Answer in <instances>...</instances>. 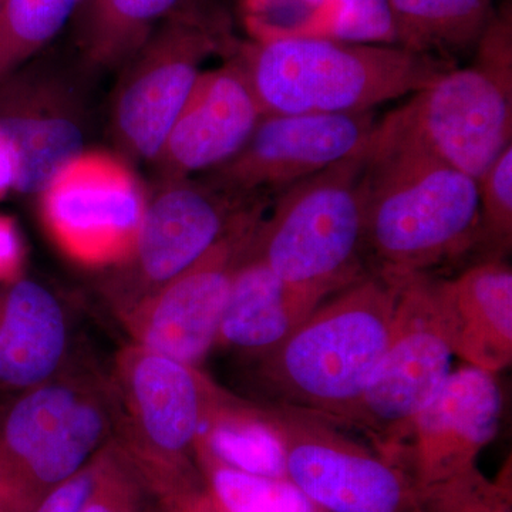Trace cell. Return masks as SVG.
Wrapping results in <instances>:
<instances>
[{"instance_id":"obj_1","label":"cell","mask_w":512,"mask_h":512,"mask_svg":"<svg viewBox=\"0 0 512 512\" xmlns=\"http://www.w3.org/2000/svg\"><path fill=\"white\" fill-rule=\"evenodd\" d=\"M404 276L367 272L259 356L271 403L345 426L389 343Z\"/></svg>"},{"instance_id":"obj_2","label":"cell","mask_w":512,"mask_h":512,"mask_svg":"<svg viewBox=\"0 0 512 512\" xmlns=\"http://www.w3.org/2000/svg\"><path fill=\"white\" fill-rule=\"evenodd\" d=\"M363 194L377 271L427 274L481 244L477 181L412 143L373 131Z\"/></svg>"},{"instance_id":"obj_3","label":"cell","mask_w":512,"mask_h":512,"mask_svg":"<svg viewBox=\"0 0 512 512\" xmlns=\"http://www.w3.org/2000/svg\"><path fill=\"white\" fill-rule=\"evenodd\" d=\"M265 114H353L429 86L443 57L393 45L306 35L256 36L232 47Z\"/></svg>"},{"instance_id":"obj_4","label":"cell","mask_w":512,"mask_h":512,"mask_svg":"<svg viewBox=\"0 0 512 512\" xmlns=\"http://www.w3.org/2000/svg\"><path fill=\"white\" fill-rule=\"evenodd\" d=\"M473 66L450 69L376 124L478 181L512 144V19L497 13Z\"/></svg>"},{"instance_id":"obj_5","label":"cell","mask_w":512,"mask_h":512,"mask_svg":"<svg viewBox=\"0 0 512 512\" xmlns=\"http://www.w3.org/2000/svg\"><path fill=\"white\" fill-rule=\"evenodd\" d=\"M367 150L281 192L259 224L249 252L286 284L332 296L367 274Z\"/></svg>"},{"instance_id":"obj_6","label":"cell","mask_w":512,"mask_h":512,"mask_svg":"<svg viewBox=\"0 0 512 512\" xmlns=\"http://www.w3.org/2000/svg\"><path fill=\"white\" fill-rule=\"evenodd\" d=\"M234 45L220 18L197 0H188L157 26L121 67L111 104V131L127 160H157L202 64Z\"/></svg>"},{"instance_id":"obj_7","label":"cell","mask_w":512,"mask_h":512,"mask_svg":"<svg viewBox=\"0 0 512 512\" xmlns=\"http://www.w3.org/2000/svg\"><path fill=\"white\" fill-rule=\"evenodd\" d=\"M454 356L434 296V278L404 276L392 333L342 429H356L396 463L410 427L451 373Z\"/></svg>"},{"instance_id":"obj_8","label":"cell","mask_w":512,"mask_h":512,"mask_svg":"<svg viewBox=\"0 0 512 512\" xmlns=\"http://www.w3.org/2000/svg\"><path fill=\"white\" fill-rule=\"evenodd\" d=\"M256 407L284 447L286 478L323 512H431L402 466L342 427L281 404Z\"/></svg>"},{"instance_id":"obj_9","label":"cell","mask_w":512,"mask_h":512,"mask_svg":"<svg viewBox=\"0 0 512 512\" xmlns=\"http://www.w3.org/2000/svg\"><path fill=\"white\" fill-rule=\"evenodd\" d=\"M264 201L229 194L204 178L160 181L147 195L133 251L107 282L111 299L130 313L197 264Z\"/></svg>"},{"instance_id":"obj_10","label":"cell","mask_w":512,"mask_h":512,"mask_svg":"<svg viewBox=\"0 0 512 512\" xmlns=\"http://www.w3.org/2000/svg\"><path fill=\"white\" fill-rule=\"evenodd\" d=\"M146 202L126 160L84 151L40 194V212L49 234L74 261L116 266L133 251Z\"/></svg>"},{"instance_id":"obj_11","label":"cell","mask_w":512,"mask_h":512,"mask_svg":"<svg viewBox=\"0 0 512 512\" xmlns=\"http://www.w3.org/2000/svg\"><path fill=\"white\" fill-rule=\"evenodd\" d=\"M375 127L372 111L265 114L245 146L201 178L238 197L268 200L362 150Z\"/></svg>"},{"instance_id":"obj_12","label":"cell","mask_w":512,"mask_h":512,"mask_svg":"<svg viewBox=\"0 0 512 512\" xmlns=\"http://www.w3.org/2000/svg\"><path fill=\"white\" fill-rule=\"evenodd\" d=\"M268 201L259 202L197 264L128 315L141 348L195 367L217 343L232 281Z\"/></svg>"},{"instance_id":"obj_13","label":"cell","mask_w":512,"mask_h":512,"mask_svg":"<svg viewBox=\"0 0 512 512\" xmlns=\"http://www.w3.org/2000/svg\"><path fill=\"white\" fill-rule=\"evenodd\" d=\"M87 130L83 93L60 70L23 66L0 83V136L15 158L20 194H42L86 151Z\"/></svg>"},{"instance_id":"obj_14","label":"cell","mask_w":512,"mask_h":512,"mask_svg":"<svg viewBox=\"0 0 512 512\" xmlns=\"http://www.w3.org/2000/svg\"><path fill=\"white\" fill-rule=\"evenodd\" d=\"M501 412L495 373L474 366L451 372L414 419L396 463L421 490L447 483L476 467L478 454L497 434Z\"/></svg>"},{"instance_id":"obj_15","label":"cell","mask_w":512,"mask_h":512,"mask_svg":"<svg viewBox=\"0 0 512 512\" xmlns=\"http://www.w3.org/2000/svg\"><path fill=\"white\" fill-rule=\"evenodd\" d=\"M265 116L235 57L202 72L158 154L160 181L210 173L245 146Z\"/></svg>"},{"instance_id":"obj_16","label":"cell","mask_w":512,"mask_h":512,"mask_svg":"<svg viewBox=\"0 0 512 512\" xmlns=\"http://www.w3.org/2000/svg\"><path fill=\"white\" fill-rule=\"evenodd\" d=\"M123 383L140 436L170 456L198 443L205 421L225 397L195 367L141 346L124 359Z\"/></svg>"},{"instance_id":"obj_17","label":"cell","mask_w":512,"mask_h":512,"mask_svg":"<svg viewBox=\"0 0 512 512\" xmlns=\"http://www.w3.org/2000/svg\"><path fill=\"white\" fill-rule=\"evenodd\" d=\"M434 296L454 355L495 375L511 365L512 269L503 258L434 278Z\"/></svg>"},{"instance_id":"obj_18","label":"cell","mask_w":512,"mask_h":512,"mask_svg":"<svg viewBox=\"0 0 512 512\" xmlns=\"http://www.w3.org/2000/svg\"><path fill=\"white\" fill-rule=\"evenodd\" d=\"M67 343L66 313L47 286L22 276L0 288V389L22 393L52 380Z\"/></svg>"},{"instance_id":"obj_19","label":"cell","mask_w":512,"mask_h":512,"mask_svg":"<svg viewBox=\"0 0 512 512\" xmlns=\"http://www.w3.org/2000/svg\"><path fill=\"white\" fill-rule=\"evenodd\" d=\"M328 298L286 284L248 249L232 281L217 343L262 356Z\"/></svg>"},{"instance_id":"obj_20","label":"cell","mask_w":512,"mask_h":512,"mask_svg":"<svg viewBox=\"0 0 512 512\" xmlns=\"http://www.w3.org/2000/svg\"><path fill=\"white\" fill-rule=\"evenodd\" d=\"M188 0H84L74 16V43L84 63L121 69L156 30Z\"/></svg>"},{"instance_id":"obj_21","label":"cell","mask_w":512,"mask_h":512,"mask_svg":"<svg viewBox=\"0 0 512 512\" xmlns=\"http://www.w3.org/2000/svg\"><path fill=\"white\" fill-rule=\"evenodd\" d=\"M394 46L437 57L476 49L493 19V0H389Z\"/></svg>"},{"instance_id":"obj_22","label":"cell","mask_w":512,"mask_h":512,"mask_svg":"<svg viewBox=\"0 0 512 512\" xmlns=\"http://www.w3.org/2000/svg\"><path fill=\"white\" fill-rule=\"evenodd\" d=\"M87 390L72 380L49 382L19 393L0 416V463L25 470L66 426Z\"/></svg>"},{"instance_id":"obj_23","label":"cell","mask_w":512,"mask_h":512,"mask_svg":"<svg viewBox=\"0 0 512 512\" xmlns=\"http://www.w3.org/2000/svg\"><path fill=\"white\" fill-rule=\"evenodd\" d=\"M198 441L225 466L254 476L286 478L284 447L256 406L225 396L205 421Z\"/></svg>"},{"instance_id":"obj_24","label":"cell","mask_w":512,"mask_h":512,"mask_svg":"<svg viewBox=\"0 0 512 512\" xmlns=\"http://www.w3.org/2000/svg\"><path fill=\"white\" fill-rule=\"evenodd\" d=\"M84 0H0V83L45 49Z\"/></svg>"},{"instance_id":"obj_25","label":"cell","mask_w":512,"mask_h":512,"mask_svg":"<svg viewBox=\"0 0 512 512\" xmlns=\"http://www.w3.org/2000/svg\"><path fill=\"white\" fill-rule=\"evenodd\" d=\"M111 419L106 403L87 393L74 409L66 426L25 468L30 476L45 484H62L76 476L87 458L109 436Z\"/></svg>"},{"instance_id":"obj_26","label":"cell","mask_w":512,"mask_h":512,"mask_svg":"<svg viewBox=\"0 0 512 512\" xmlns=\"http://www.w3.org/2000/svg\"><path fill=\"white\" fill-rule=\"evenodd\" d=\"M215 461L212 490L225 512H323L288 478L254 476Z\"/></svg>"},{"instance_id":"obj_27","label":"cell","mask_w":512,"mask_h":512,"mask_svg":"<svg viewBox=\"0 0 512 512\" xmlns=\"http://www.w3.org/2000/svg\"><path fill=\"white\" fill-rule=\"evenodd\" d=\"M322 13L306 36L394 46L389 0H325Z\"/></svg>"},{"instance_id":"obj_28","label":"cell","mask_w":512,"mask_h":512,"mask_svg":"<svg viewBox=\"0 0 512 512\" xmlns=\"http://www.w3.org/2000/svg\"><path fill=\"white\" fill-rule=\"evenodd\" d=\"M477 183L481 244L491 248L490 258H503L512 242V144Z\"/></svg>"},{"instance_id":"obj_29","label":"cell","mask_w":512,"mask_h":512,"mask_svg":"<svg viewBox=\"0 0 512 512\" xmlns=\"http://www.w3.org/2000/svg\"><path fill=\"white\" fill-rule=\"evenodd\" d=\"M423 491L431 512H512L510 467L497 481L488 480L474 467Z\"/></svg>"},{"instance_id":"obj_30","label":"cell","mask_w":512,"mask_h":512,"mask_svg":"<svg viewBox=\"0 0 512 512\" xmlns=\"http://www.w3.org/2000/svg\"><path fill=\"white\" fill-rule=\"evenodd\" d=\"M93 490V474H76L59 484V487L43 501L37 512H82L89 503Z\"/></svg>"},{"instance_id":"obj_31","label":"cell","mask_w":512,"mask_h":512,"mask_svg":"<svg viewBox=\"0 0 512 512\" xmlns=\"http://www.w3.org/2000/svg\"><path fill=\"white\" fill-rule=\"evenodd\" d=\"M25 248L13 218L0 214V284L22 278Z\"/></svg>"},{"instance_id":"obj_32","label":"cell","mask_w":512,"mask_h":512,"mask_svg":"<svg viewBox=\"0 0 512 512\" xmlns=\"http://www.w3.org/2000/svg\"><path fill=\"white\" fill-rule=\"evenodd\" d=\"M15 181V158H13L8 143L0 136V200H2L8 192L15 190Z\"/></svg>"},{"instance_id":"obj_33","label":"cell","mask_w":512,"mask_h":512,"mask_svg":"<svg viewBox=\"0 0 512 512\" xmlns=\"http://www.w3.org/2000/svg\"><path fill=\"white\" fill-rule=\"evenodd\" d=\"M82 512H116L103 504H90L83 508Z\"/></svg>"},{"instance_id":"obj_34","label":"cell","mask_w":512,"mask_h":512,"mask_svg":"<svg viewBox=\"0 0 512 512\" xmlns=\"http://www.w3.org/2000/svg\"><path fill=\"white\" fill-rule=\"evenodd\" d=\"M0 470H3L2 464H0Z\"/></svg>"}]
</instances>
